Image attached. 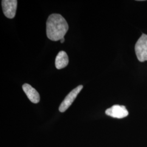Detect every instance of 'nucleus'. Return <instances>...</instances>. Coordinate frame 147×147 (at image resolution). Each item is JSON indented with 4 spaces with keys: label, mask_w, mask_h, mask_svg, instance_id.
<instances>
[{
    "label": "nucleus",
    "mask_w": 147,
    "mask_h": 147,
    "mask_svg": "<svg viewBox=\"0 0 147 147\" xmlns=\"http://www.w3.org/2000/svg\"><path fill=\"white\" fill-rule=\"evenodd\" d=\"M68 29L67 22L61 15L53 14L49 16L47 21V34L51 40H61Z\"/></svg>",
    "instance_id": "obj_1"
},
{
    "label": "nucleus",
    "mask_w": 147,
    "mask_h": 147,
    "mask_svg": "<svg viewBox=\"0 0 147 147\" xmlns=\"http://www.w3.org/2000/svg\"><path fill=\"white\" fill-rule=\"evenodd\" d=\"M18 1L16 0H3L2 1V7L5 16L13 19L16 16Z\"/></svg>",
    "instance_id": "obj_4"
},
{
    "label": "nucleus",
    "mask_w": 147,
    "mask_h": 147,
    "mask_svg": "<svg viewBox=\"0 0 147 147\" xmlns=\"http://www.w3.org/2000/svg\"><path fill=\"white\" fill-rule=\"evenodd\" d=\"M24 92L26 94L27 96L32 102L37 104L40 101V95L36 89L33 88L30 84H25L22 86Z\"/></svg>",
    "instance_id": "obj_6"
},
{
    "label": "nucleus",
    "mask_w": 147,
    "mask_h": 147,
    "mask_svg": "<svg viewBox=\"0 0 147 147\" xmlns=\"http://www.w3.org/2000/svg\"><path fill=\"white\" fill-rule=\"evenodd\" d=\"M69 58L68 55L64 51L59 52L55 60V65L57 69L64 68L68 65Z\"/></svg>",
    "instance_id": "obj_7"
},
{
    "label": "nucleus",
    "mask_w": 147,
    "mask_h": 147,
    "mask_svg": "<svg viewBox=\"0 0 147 147\" xmlns=\"http://www.w3.org/2000/svg\"><path fill=\"white\" fill-rule=\"evenodd\" d=\"M105 113L107 116L113 118L121 119L125 118L129 115V112L126 110L125 106L122 105H115L107 109Z\"/></svg>",
    "instance_id": "obj_5"
},
{
    "label": "nucleus",
    "mask_w": 147,
    "mask_h": 147,
    "mask_svg": "<svg viewBox=\"0 0 147 147\" xmlns=\"http://www.w3.org/2000/svg\"><path fill=\"white\" fill-rule=\"evenodd\" d=\"M64 40H65V39H64V38H62L60 41H61V43H63V42H64Z\"/></svg>",
    "instance_id": "obj_8"
},
{
    "label": "nucleus",
    "mask_w": 147,
    "mask_h": 147,
    "mask_svg": "<svg viewBox=\"0 0 147 147\" xmlns=\"http://www.w3.org/2000/svg\"><path fill=\"white\" fill-rule=\"evenodd\" d=\"M83 88L82 85H79L76 88L71 91L67 96L65 98L62 102L59 107V111L61 112H64L73 104L74 101L75 100L79 93Z\"/></svg>",
    "instance_id": "obj_3"
},
{
    "label": "nucleus",
    "mask_w": 147,
    "mask_h": 147,
    "mask_svg": "<svg viewBox=\"0 0 147 147\" xmlns=\"http://www.w3.org/2000/svg\"><path fill=\"white\" fill-rule=\"evenodd\" d=\"M137 58L140 62L147 61V35L142 34L137 41L135 47Z\"/></svg>",
    "instance_id": "obj_2"
}]
</instances>
